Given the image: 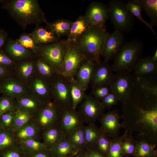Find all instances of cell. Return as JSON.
<instances>
[{
    "label": "cell",
    "mask_w": 157,
    "mask_h": 157,
    "mask_svg": "<svg viewBox=\"0 0 157 157\" xmlns=\"http://www.w3.org/2000/svg\"><path fill=\"white\" fill-rule=\"evenodd\" d=\"M127 133L122 144V149L123 155H133L135 150L134 139L132 133Z\"/></svg>",
    "instance_id": "45"
},
{
    "label": "cell",
    "mask_w": 157,
    "mask_h": 157,
    "mask_svg": "<svg viewBox=\"0 0 157 157\" xmlns=\"http://www.w3.org/2000/svg\"><path fill=\"white\" fill-rule=\"evenodd\" d=\"M17 109L15 99L4 95L0 97V116L6 112L15 111Z\"/></svg>",
    "instance_id": "44"
},
{
    "label": "cell",
    "mask_w": 157,
    "mask_h": 157,
    "mask_svg": "<svg viewBox=\"0 0 157 157\" xmlns=\"http://www.w3.org/2000/svg\"><path fill=\"white\" fill-rule=\"evenodd\" d=\"M85 60L76 42L66 40L61 75L69 81L74 79L77 71Z\"/></svg>",
    "instance_id": "6"
},
{
    "label": "cell",
    "mask_w": 157,
    "mask_h": 157,
    "mask_svg": "<svg viewBox=\"0 0 157 157\" xmlns=\"http://www.w3.org/2000/svg\"><path fill=\"white\" fill-rule=\"evenodd\" d=\"M26 157H53L50 149H47L26 155Z\"/></svg>",
    "instance_id": "51"
},
{
    "label": "cell",
    "mask_w": 157,
    "mask_h": 157,
    "mask_svg": "<svg viewBox=\"0 0 157 157\" xmlns=\"http://www.w3.org/2000/svg\"><path fill=\"white\" fill-rule=\"evenodd\" d=\"M65 137L58 125L50 128L42 133L43 142L49 149Z\"/></svg>",
    "instance_id": "28"
},
{
    "label": "cell",
    "mask_w": 157,
    "mask_h": 157,
    "mask_svg": "<svg viewBox=\"0 0 157 157\" xmlns=\"http://www.w3.org/2000/svg\"><path fill=\"white\" fill-rule=\"evenodd\" d=\"M0 92L3 95L14 99L29 93L26 84L15 75L9 77L0 82Z\"/></svg>",
    "instance_id": "17"
},
{
    "label": "cell",
    "mask_w": 157,
    "mask_h": 157,
    "mask_svg": "<svg viewBox=\"0 0 157 157\" xmlns=\"http://www.w3.org/2000/svg\"><path fill=\"white\" fill-rule=\"evenodd\" d=\"M86 157H106L97 151L94 148L85 150Z\"/></svg>",
    "instance_id": "53"
},
{
    "label": "cell",
    "mask_w": 157,
    "mask_h": 157,
    "mask_svg": "<svg viewBox=\"0 0 157 157\" xmlns=\"http://www.w3.org/2000/svg\"><path fill=\"white\" fill-rule=\"evenodd\" d=\"M5 45L4 51L16 63L33 60L37 58L34 53L17 43L16 40L9 39Z\"/></svg>",
    "instance_id": "19"
},
{
    "label": "cell",
    "mask_w": 157,
    "mask_h": 157,
    "mask_svg": "<svg viewBox=\"0 0 157 157\" xmlns=\"http://www.w3.org/2000/svg\"><path fill=\"white\" fill-rule=\"evenodd\" d=\"M133 74L134 76L157 74V62L153 61L151 56L141 57L135 65Z\"/></svg>",
    "instance_id": "24"
},
{
    "label": "cell",
    "mask_w": 157,
    "mask_h": 157,
    "mask_svg": "<svg viewBox=\"0 0 157 157\" xmlns=\"http://www.w3.org/2000/svg\"><path fill=\"white\" fill-rule=\"evenodd\" d=\"M78 110L85 122L94 123L104 113L105 110L101 102L92 96L87 95L79 104Z\"/></svg>",
    "instance_id": "11"
},
{
    "label": "cell",
    "mask_w": 157,
    "mask_h": 157,
    "mask_svg": "<svg viewBox=\"0 0 157 157\" xmlns=\"http://www.w3.org/2000/svg\"><path fill=\"white\" fill-rule=\"evenodd\" d=\"M121 115L119 110L113 109L104 113L99 119L100 129L108 137L115 138L118 136L121 128L120 122Z\"/></svg>",
    "instance_id": "15"
},
{
    "label": "cell",
    "mask_w": 157,
    "mask_h": 157,
    "mask_svg": "<svg viewBox=\"0 0 157 157\" xmlns=\"http://www.w3.org/2000/svg\"><path fill=\"white\" fill-rule=\"evenodd\" d=\"M14 72L16 77L23 82L27 83L35 73L34 60L17 63Z\"/></svg>",
    "instance_id": "25"
},
{
    "label": "cell",
    "mask_w": 157,
    "mask_h": 157,
    "mask_svg": "<svg viewBox=\"0 0 157 157\" xmlns=\"http://www.w3.org/2000/svg\"><path fill=\"white\" fill-rule=\"evenodd\" d=\"M73 22L63 19H57L47 24L49 29L58 37L67 36Z\"/></svg>",
    "instance_id": "33"
},
{
    "label": "cell",
    "mask_w": 157,
    "mask_h": 157,
    "mask_svg": "<svg viewBox=\"0 0 157 157\" xmlns=\"http://www.w3.org/2000/svg\"><path fill=\"white\" fill-rule=\"evenodd\" d=\"M108 33L105 28L90 26L76 41L85 60L100 62L105 40Z\"/></svg>",
    "instance_id": "3"
},
{
    "label": "cell",
    "mask_w": 157,
    "mask_h": 157,
    "mask_svg": "<svg viewBox=\"0 0 157 157\" xmlns=\"http://www.w3.org/2000/svg\"><path fill=\"white\" fill-rule=\"evenodd\" d=\"M14 75V70L0 67L1 82L9 77Z\"/></svg>",
    "instance_id": "52"
},
{
    "label": "cell",
    "mask_w": 157,
    "mask_h": 157,
    "mask_svg": "<svg viewBox=\"0 0 157 157\" xmlns=\"http://www.w3.org/2000/svg\"><path fill=\"white\" fill-rule=\"evenodd\" d=\"M49 149L53 157L75 155L78 152L65 137Z\"/></svg>",
    "instance_id": "27"
},
{
    "label": "cell",
    "mask_w": 157,
    "mask_h": 157,
    "mask_svg": "<svg viewBox=\"0 0 157 157\" xmlns=\"http://www.w3.org/2000/svg\"><path fill=\"white\" fill-rule=\"evenodd\" d=\"M20 147L26 155L31 153L48 149L40 140L31 139L21 142L19 143Z\"/></svg>",
    "instance_id": "38"
},
{
    "label": "cell",
    "mask_w": 157,
    "mask_h": 157,
    "mask_svg": "<svg viewBox=\"0 0 157 157\" xmlns=\"http://www.w3.org/2000/svg\"><path fill=\"white\" fill-rule=\"evenodd\" d=\"M3 129L2 127V124L0 120V130L1 129Z\"/></svg>",
    "instance_id": "58"
},
{
    "label": "cell",
    "mask_w": 157,
    "mask_h": 157,
    "mask_svg": "<svg viewBox=\"0 0 157 157\" xmlns=\"http://www.w3.org/2000/svg\"><path fill=\"white\" fill-rule=\"evenodd\" d=\"M29 92L39 98L44 103L52 100L50 83L36 74L26 83Z\"/></svg>",
    "instance_id": "18"
},
{
    "label": "cell",
    "mask_w": 157,
    "mask_h": 157,
    "mask_svg": "<svg viewBox=\"0 0 157 157\" xmlns=\"http://www.w3.org/2000/svg\"><path fill=\"white\" fill-rule=\"evenodd\" d=\"M6 0H0V3H4L5 2Z\"/></svg>",
    "instance_id": "57"
},
{
    "label": "cell",
    "mask_w": 157,
    "mask_h": 157,
    "mask_svg": "<svg viewBox=\"0 0 157 157\" xmlns=\"http://www.w3.org/2000/svg\"><path fill=\"white\" fill-rule=\"evenodd\" d=\"M7 37L6 31L0 28V50L5 45Z\"/></svg>",
    "instance_id": "54"
},
{
    "label": "cell",
    "mask_w": 157,
    "mask_h": 157,
    "mask_svg": "<svg viewBox=\"0 0 157 157\" xmlns=\"http://www.w3.org/2000/svg\"><path fill=\"white\" fill-rule=\"evenodd\" d=\"M35 43L38 45L51 44L61 40L47 28L38 25L30 33Z\"/></svg>",
    "instance_id": "26"
},
{
    "label": "cell",
    "mask_w": 157,
    "mask_h": 157,
    "mask_svg": "<svg viewBox=\"0 0 157 157\" xmlns=\"http://www.w3.org/2000/svg\"><path fill=\"white\" fill-rule=\"evenodd\" d=\"M84 16L90 26L105 28L106 23L109 19L107 6L97 1L92 2L89 5Z\"/></svg>",
    "instance_id": "12"
},
{
    "label": "cell",
    "mask_w": 157,
    "mask_h": 157,
    "mask_svg": "<svg viewBox=\"0 0 157 157\" xmlns=\"http://www.w3.org/2000/svg\"><path fill=\"white\" fill-rule=\"evenodd\" d=\"M75 157H86L85 150L78 151L75 155Z\"/></svg>",
    "instance_id": "55"
},
{
    "label": "cell",
    "mask_w": 157,
    "mask_h": 157,
    "mask_svg": "<svg viewBox=\"0 0 157 157\" xmlns=\"http://www.w3.org/2000/svg\"><path fill=\"white\" fill-rule=\"evenodd\" d=\"M135 150L133 154L135 157H157L155 147L148 142L138 138L134 140Z\"/></svg>",
    "instance_id": "32"
},
{
    "label": "cell",
    "mask_w": 157,
    "mask_h": 157,
    "mask_svg": "<svg viewBox=\"0 0 157 157\" xmlns=\"http://www.w3.org/2000/svg\"><path fill=\"white\" fill-rule=\"evenodd\" d=\"M17 109L34 115L44 103L28 93L15 99Z\"/></svg>",
    "instance_id": "20"
},
{
    "label": "cell",
    "mask_w": 157,
    "mask_h": 157,
    "mask_svg": "<svg viewBox=\"0 0 157 157\" xmlns=\"http://www.w3.org/2000/svg\"><path fill=\"white\" fill-rule=\"evenodd\" d=\"M34 61L35 74L49 82L51 83L60 75L43 59L37 58Z\"/></svg>",
    "instance_id": "23"
},
{
    "label": "cell",
    "mask_w": 157,
    "mask_h": 157,
    "mask_svg": "<svg viewBox=\"0 0 157 157\" xmlns=\"http://www.w3.org/2000/svg\"><path fill=\"white\" fill-rule=\"evenodd\" d=\"M110 92L109 87L105 86L92 89L91 94L92 96L101 101Z\"/></svg>",
    "instance_id": "49"
},
{
    "label": "cell",
    "mask_w": 157,
    "mask_h": 157,
    "mask_svg": "<svg viewBox=\"0 0 157 157\" xmlns=\"http://www.w3.org/2000/svg\"><path fill=\"white\" fill-rule=\"evenodd\" d=\"M107 6L109 19L115 30L122 33L130 31L134 24V16L127 9L126 3L118 0H111Z\"/></svg>",
    "instance_id": "5"
},
{
    "label": "cell",
    "mask_w": 157,
    "mask_h": 157,
    "mask_svg": "<svg viewBox=\"0 0 157 157\" xmlns=\"http://www.w3.org/2000/svg\"><path fill=\"white\" fill-rule=\"evenodd\" d=\"M61 110L52 100L44 103L33 115L32 120L42 133L50 128L58 125Z\"/></svg>",
    "instance_id": "8"
},
{
    "label": "cell",
    "mask_w": 157,
    "mask_h": 157,
    "mask_svg": "<svg viewBox=\"0 0 157 157\" xmlns=\"http://www.w3.org/2000/svg\"><path fill=\"white\" fill-rule=\"evenodd\" d=\"M142 8L146 12L149 17L150 22L149 23L152 27L157 25V0H139Z\"/></svg>",
    "instance_id": "35"
},
{
    "label": "cell",
    "mask_w": 157,
    "mask_h": 157,
    "mask_svg": "<svg viewBox=\"0 0 157 157\" xmlns=\"http://www.w3.org/2000/svg\"><path fill=\"white\" fill-rule=\"evenodd\" d=\"M95 63L85 60L77 71L74 80L85 91L90 84Z\"/></svg>",
    "instance_id": "21"
},
{
    "label": "cell",
    "mask_w": 157,
    "mask_h": 157,
    "mask_svg": "<svg viewBox=\"0 0 157 157\" xmlns=\"http://www.w3.org/2000/svg\"><path fill=\"white\" fill-rule=\"evenodd\" d=\"M16 41L17 43L31 51L36 55L38 45L35 43L30 33H23Z\"/></svg>",
    "instance_id": "43"
},
{
    "label": "cell",
    "mask_w": 157,
    "mask_h": 157,
    "mask_svg": "<svg viewBox=\"0 0 157 157\" xmlns=\"http://www.w3.org/2000/svg\"><path fill=\"white\" fill-rule=\"evenodd\" d=\"M66 43V40L61 39L51 44L38 45L37 58L47 62L61 75Z\"/></svg>",
    "instance_id": "7"
},
{
    "label": "cell",
    "mask_w": 157,
    "mask_h": 157,
    "mask_svg": "<svg viewBox=\"0 0 157 157\" xmlns=\"http://www.w3.org/2000/svg\"><path fill=\"white\" fill-rule=\"evenodd\" d=\"M3 3L2 8L23 29L29 24L48 23L38 0H6Z\"/></svg>",
    "instance_id": "2"
},
{
    "label": "cell",
    "mask_w": 157,
    "mask_h": 157,
    "mask_svg": "<svg viewBox=\"0 0 157 157\" xmlns=\"http://www.w3.org/2000/svg\"><path fill=\"white\" fill-rule=\"evenodd\" d=\"M101 132L100 128L94 123H90L85 126L84 134L86 149L94 147Z\"/></svg>",
    "instance_id": "30"
},
{
    "label": "cell",
    "mask_w": 157,
    "mask_h": 157,
    "mask_svg": "<svg viewBox=\"0 0 157 157\" xmlns=\"http://www.w3.org/2000/svg\"><path fill=\"white\" fill-rule=\"evenodd\" d=\"M50 84L54 103L62 109L72 108L70 81L60 75Z\"/></svg>",
    "instance_id": "10"
},
{
    "label": "cell",
    "mask_w": 157,
    "mask_h": 157,
    "mask_svg": "<svg viewBox=\"0 0 157 157\" xmlns=\"http://www.w3.org/2000/svg\"><path fill=\"white\" fill-rule=\"evenodd\" d=\"M128 132L125 131L122 135L111 138L110 147L107 157H122L123 154L122 144L124 139Z\"/></svg>",
    "instance_id": "40"
},
{
    "label": "cell",
    "mask_w": 157,
    "mask_h": 157,
    "mask_svg": "<svg viewBox=\"0 0 157 157\" xmlns=\"http://www.w3.org/2000/svg\"><path fill=\"white\" fill-rule=\"evenodd\" d=\"M84 122L76 109H62L58 126L65 136L72 131L84 125Z\"/></svg>",
    "instance_id": "16"
},
{
    "label": "cell",
    "mask_w": 157,
    "mask_h": 157,
    "mask_svg": "<svg viewBox=\"0 0 157 157\" xmlns=\"http://www.w3.org/2000/svg\"><path fill=\"white\" fill-rule=\"evenodd\" d=\"M111 139L102 131L94 148L102 155L107 157L110 147Z\"/></svg>",
    "instance_id": "42"
},
{
    "label": "cell",
    "mask_w": 157,
    "mask_h": 157,
    "mask_svg": "<svg viewBox=\"0 0 157 157\" xmlns=\"http://www.w3.org/2000/svg\"><path fill=\"white\" fill-rule=\"evenodd\" d=\"M126 7L128 10L131 14L151 29L154 35L157 38L156 34L152 27L149 23L147 22L143 19L142 16L141 12L142 8L140 4L139 0L130 1L126 3Z\"/></svg>",
    "instance_id": "39"
},
{
    "label": "cell",
    "mask_w": 157,
    "mask_h": 157,
    "mask_svg": "<svg viewBox=\"0 0 157 157\" xmlns=\"http://www.w3.org/2000/svg\"><path fill=\"white\" fill-rule=\"evenodd\" d=\"M13 125L11 129L13 132L17 130L25 124L31 120L33 115L17 109Z\"/></svg>",
    "instance_id": "41"
},
{
    "label": "cell",
    "mask_w": 157,
    "mask_h": 157,
    "mask_svg": "<svg viewBox=\"0 0 157 157\" xmlns=\"http://www.w3.org/2000/svg\"><path fill=\"white\" fill-rule=\"evenodd\" d=\"M114 74L108 63L103 60L95 63L90 84L92 89L109 86Z\"/></svg>",
    "instance_id": "14"
},
{
    "label": "cell",
    "mask_w": 157,
    "mask_h": 157,
    "mask_svg": "<svg viewBox=\"0 0 157 157\" xmlns=\"http://www.w3.org/2000/svg\"><path fill=\"white\" fill-rule=\"evenodd\" d=\"M151 58L152 60L155 61H157V49H156L155 50V52L154 53V55L153 56H151Z\"/></svg>",
    "instance_id": "56"
},
{
    "label": "cell",
    "mask_w": 157,
    "mask_h": 157,
    "mask_svg": "<svg viewBox=\"0 0 157 157\" xmlns=\"http://www.w3.org/2000/svg\"><path fill=\"white\" fill-rule=\"evenodd\" d=\"M19 145L13 131L3 129L0 130V152L7 148Z\"/></svg>",
    "instance_id": "37"
},
{
    "label": "cell",
    "mask_w": 157,
    "mask_h": 157,
    "mask_svg": "<svg viewBox=\"0 0 157 157\" xmlns=\"http://www.w3.org/2000/svg\"><path fill=\"white\" fill-rule=\"evenodd\" d=\"M75 155L73 156L72 157H75Z\"/></svg>",
    "instance_id": "60"
},
{
    "label": "cell",
    "mask_w": 157,
    "mask_h": 157,
    "mask_svg": "<svg viewBox=\"0 0 157 157\" xmlns=\"http://www.w3.org/2000/svg\"><path fill=\"white\" fill-rule=\"evenodd\" d=\"M26 154L19 145L5 149L0 152V157H26Z\"/></svg>",
    "instance_id": "46"
},
{
    "label": "cell",
    "mask_w": 157,
    "mask_h": 157,
    "mask_svg": "<svg viewBox=\"0 0 157 157\" xmlns=\"http://www.w3.org/2000/svg\"><path fill=\"white\" fill-rule=\"evenodd\" d=\"M90 27L84 16H80L73 22L67 40L76 41Z\"/></svg>",
    "instance_id": "29"
},
{
    "label": "cell",
    "mask_w": 157,
    "mask_h": 157,
    "mask_svg": "<svg viewBox=\"0 0 157 157\" xmlns=\"http://www.w3.org/2000/svg\"><path fill=\"white\" fill-rule=\"evenodd\" d=\"M135 83V78L132 72H119L115 73L109 87L110 92L122 103L131 95Z\"/></svg>",
    "instance_id": "9"
},
{
    "label": "cell",
    "mask_w": 157,
    "mask_h": 157,
    "mask_svg": "<svg viewBox=\"0 0 157 157\" xmlns=\"http://www.w3.org/2000/svg\"><path fill=\"white\" fill-rule=\"evenodd\" d=\"M71 93L72 99V108L76 109L79 105L85 98L87 95L79 85L74 80L70 81Z\"/></svg>",
    "instance_id": "34"
},
{
    "label": "cell",
    "mask_w": 157,
    "mask_h": 157,
    "mask_svg": "<svg viewBox=\"0 0 157 157\" xmlns=\"http://www.w3.org/2000/svg\"><path fill=\"white\" fill-rule=\"evenodd\" d=\"M14 132L19 143L29 139H42V132L32 119Z\"/></svg>",
    "instance_id": "22"
},
{
    "label": "cell",
    "mask_w": 157,
    "mask_h": 157,
    "mask_svg": "<svg viewBox=\"0 0 157 157\" xmlns=\"http://www.w3.org/2000/svg\"><path fill=\"white\" fill-rule=\"evenodd\" d=\"M121 128L128 133L136 132L138 138L155 147L157 144V95L135 80L128 98L122 103Z\"/></svg>",
    "instance_id": "1"
},
{
    "label": "cell",
    "mask_w": 157,
    "mask_h": 157,
    "mask_svg": "<svg viewBox=\"0 0 157 157\" xmlns=\"http://www.w3.org/2000/svg\"><path fill=\"white\" fill-rule=\"evenodd\" d=\"M17 64L9 57L4 50H0V67L14 70Z\"/></svg>",
    "instance_id": "48"
},
{
    "label": "cell",
    "mask_w": 157,
    "mask_h": 157,
    "mask_svg": "<svg viewBox=\"0 0 157 157\" xmlns=\"http://www.w3.org/2000/svg\"><path fill=\"white\" fill-rule=\"evenodd\" d=\"M119 102L117 97L110 92L101 101L102 106L104 108H109L117 105Z\"/></svg>",
    "instance_id": "50"
},
{
    "label": "cell",
    "mask_w": 157,
    "mask_h": 157,
    "mask_svg": "<svg viewBox=\"0 0 157 157\" xmlns=\"http://www.w3.org/2000/svg\"><path fill=\"white\" fill-rule=\"evenodd\" d=\"M85 126L78 128L69 133L65 137L68 141L78 152L86 149L84 134Z\"/></svg>",
    "instance_id": "31"
},
{
    "label": "cell",
    "mask_w": 157,
    "mask_h": 157,
    "mask_svg": "<svg viewBox=\"0 0 157 157\" xmlns=\"http://www.w3.org/2000/svg\"><path fill=\"white\" fill-rule=\"evenodd\" d=\"M143 49V43L138 40L134 39L124 42L111 65L113 72H132L142 57Z\"/></svg>",
    "instance_id": "4"
},
{
    "label": "cell",
    "mask_w": 157,
    "mask_h": 157,
    "mask_svg": "<svg viewBox=\"0 0 157 157\" xmlns=\"http://www.w3.org/2000/svg\"><path fill=\"white\" fill-rule=\"evenodd\" d=\"M74 155H69L67 156H64V157H72Z\"/></svg>",
    "instance_id": "59"
},
{
    "label": "cell",
    "mask_w": 157,
    "mask_h": 157,
    "mask_svg": "<svg viewBox=\"0 0 157 157\" xmlns=\"http://www.w3.org/2000/svg\"><path fill=\"white\" fill-rule=\"evenodd\" d=\"M123 33L115 30L111 33H108L103 46L101 56L104 61L108 63L114 59L123 46L124 42Z\"/></svg>",
    "instance_id": "13"
},
{
    "label": "cell",
    "mask_w": 157,
    "mask_h": 157,
    "mask_svg": "<svg viewBox=\"0 0 157 157\" xmlns=\"http://www.w3.org/2000/svg\"><path fill=\"white\" fill-rule=\"evenodd\" d=\"M134 77L140 85L157 95V74Z\"/></svg>",
    "instance_id": "36"
},
{
    "label": "cell",
    "mask_w": 157,
    "mask_h": 157,
    "mask_svg": "<svg viewBox=\"0 0 157 157\" xmlns=\"http://www.w3.org/2000/svg\"><path fill=\"white\" fill-rule=\"evenodd\" d=\"M15 112H6L0 116V120L3 129H11L14 122Z\"/></svg>",
    "instance_id": "47"
}]
</instances>
